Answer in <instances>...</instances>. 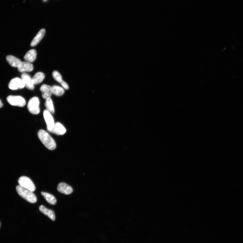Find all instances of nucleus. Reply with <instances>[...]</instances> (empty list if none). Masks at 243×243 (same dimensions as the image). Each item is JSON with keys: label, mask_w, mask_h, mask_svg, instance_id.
<instances>
[{"label": "nucleus", "mask_w": 243, "mask_h": 243, "mask_svg": "<svg viewBox=\"0 0 243 243\" xmlns=\"http://www.w3.org/2000/svg\"><path fill=\"white\" fill-rule=\"evenodd\" d=\"M38 137L45 147L47 149L53 150L56 147V142L54 139L47 132L44 130H39L38 133Z\"/></svg>", "instance_id": "nucleus-1"}, {"label": "nucleus", "mask_w": 243, "mask_h": 243, "mask_svg": "<svg viewBox=\"0 0 243 243\" xmlns=\"http://www.w3.org/2000/svg\"><path fill=\"white\" fill-rule=\"evenodd\" d=\"M16 189L18 194L27 202L31 203H35L37 202L36 196L33 192L19 185L17 186Z\"/></svg>", "instance_id": "nucleus-2"}, {"label": "nucleus", "mask_w": 243, "mask_h": 243, "mask_svg": "<svg viewBox=\"0 0 243 243\" xmlns=\"http://www.w3.org/2000/svg\"><path fill=\"white\" fill-rule=\"evenodd\" d=\"M40 101L39 98L34 97L31 98L27 104V109L29 112L34 115H38L40 112Z\"/></svg>", "instance_id": "nucleus-3"}, {"label": "nucleus", "mask_w": 243, "mask_h": 243, "mask_svg": "<svg viewBox=\"0 0 243 243\" xmlns=\"http://www.w3.org/2000/svg\"><path fill=\"white\" fill-rule=\"evenodd\" d=\"M6 99L10 104L13 106L23 107L26 105V100L20 96L10 95Z\"/></svg>", "instance_id": "nucleus-4"}, {"label": "nucleus", "mask_w": 243, "mask_h": 243, "mask_svg": "<svg viewBox=\"0 0 243 243\" xmlns=\"http://www.w3.org/2000/svg\"><path fill=\"white\" fill-rule=\"evenodd\" d=\"M18 182L19 185L23 187L28 189L32 192L35 190V186L33 182L30 178L27 177H21L19 178Z\"/></svg>", "instance_id": "nucleus-5"}, {"label": "nucleus", "mask_w": 243, "mask_h": 243, "mask_svg": "<svg viewBox=\"0 0 243 243\" xmlns=\"http://www.w3.org/2000/svg\"><path fill=\"white\" fill-rule=\"evenodd\" d=\"M8 86L10 90H15L19 89H23L25 87V85L21 78L16 77L10 81Z\"/></svg>", "instance_id": "nucleus-6"}, {"label": "nucleus", "mask_w": 243, "mask_h": 243, "mask_svg": "<svg viewBox=\"0 0 243 243\" xmlns=\"http://www.w3.org/2000/svg\"><path fill=\"white\" fill-rule=\"evenodd\" d=\"M43 116L47 124V130L48 131L51 132L55 124L51 114L47 110H45L43 112Z\"/></svg>", "instance_id": "nucleus-7"}, {"label": "nucleus", "mask_w": 243, "mask_h": 243, "mask_svg": "<svg viewBox=\"0 0 243 243\" xmlns=\"http://www.w3.org/2000/svg\"><path fill=\"white\" fill-rule=\"evenodd\" d=\"M21 77L24 83L25 87L29 90H33L35 88V85L30 75L26 73H23L21 75Z\"/></svg>", "instance_id": "nucleus-8"}, {"label": "nucleus", "mask_w": 243, "mask_h": 243, "mask_svg": "<svg viewBox=\"0 0 243 243\" xmlns=\"http://www.w3.org/2000/svg\"><path fill=\"white\" fill-rule=\"evenodd\" d=\"M17 69L20 72H30L33 71L34 66L31 63L27 61L21 62L20 65L17 67Z\"/></svg>", "instance_id": "nucleus-9"}, {"label": "nucleus", "mask_w": 243, "mask_h": 243, "mask_svg": "<svg viewBox=\"0 0 243 243\" xmlns=\"http://www.w3.org/2000/svg\"><path fill=\"white\" fill-rule=\"evenodd\" d=\"M57 189L60 192L66 195H69L72 194L73 192V189L72 187L66 183H63V182H61L58 184Z\"/></svg>", "instance_id": "nucleus-10"}, {"label": "nucleus", "mask_w": 243, "mask_h": 243, "mask_svg": "<svg viewBox=\"0 0 243 243\" xmlns=\"http://www.w3.org/2000/svg\"><path fill=\"white\" fill-rule=\"evenodd\" d=\"M40 90L42 93V97L44 99H47L51 98L52 95L51 92V87L47 84L42 85L40 88Z\"/></svg>", "instance_id": "nucleus-11"}, {"label": "nucleus", "mask_w": 243, "mask_h": 243, "mask_svg": "<svg viewBox=\"0 0 243 243\" xmlns=\"http://www.w3.org/2000/svg\"><path fill=\"white\" fill-rule=\"evenodd\" d=\"M66 132V129L63 125L59 122H57L55 124L51 133L57 135H63Z\"/></svg>", "instance_id": "nucleus-12"}, {"label": "nucleus", "mask_w": 243, "mask_h": 243, "mask_svg": "<svg viewBox=\"0 0 243 243\" xmlns=\"http://www.w3.org/2000/svg\"><path fill=\"white\" fill-rule=\"evenodd\" d=\"M52 76L54 79L59 83L62 85V87L66 89V90H68L69 87L68 85L65 81L62 80L61 75L56 71H53Z\"/></svg>", "instance_id": "nucleus-13"}, {"label": "nucleus", "mask_w": 243, "mask_h": 243, "mask_svg": "<svg viewBox=\"0 0 243 243\" xmlns=\"http://www.w3.org/2000/svg\"><path fill=\"white\" fill-rule=\"evenodd\" d=\"M39 210L42 213L47 216L52 220L53 221L55 220V214L53 210L46 208L43 205L40 206L39 207Z\"/></svg>", "instance_id": "nucleus-14"}, {"label": "nucleus", "mask_w": 243, "mask_h": 243, "mask_svg": "<svg viewBox=\"0 0 243 243\" xmlns=\"http://www.w3.org/2000/svg\"><path fill=\"white\" fill-rule=\"evenodd\" d=\"M45 33V31L44 29H42L39 31L31 43V47H35L37 45L44 37Z\"/></svg>", "instance_id": "nucleus-15"}, {"label": "nucleus", "mask_w": 243, "mask_h": 243, "mask_svg": "<svg viewBox=\"0 0 243 243\" xmlns=\"http://www.w3.org/2000/svg\"><path fill=\"white\" fill-rule=\"evenodd\" d=\"M37 56L36 51L35 50L32 49L30 50L26 53L24 58L27 62L31 63L34 62L36 60Z\"/></svg>", "instance_id": "nucleus-16"}, {"label": "nucleus", "mask_w": 243, "mask_h": 243, "mask_svg": "<svg viewBox=\"0 0 243 243\" xmlns=\"http://www.w3.org/2000/svg\"><path fill=\"white\" fill-rule=\"evenodd\" d=\"M6 60L10 66L15 68H17L21 62L19 59L11 55L7 56L6 57Z\"/></svg>", "instance_id": "nucleus-17"}, {"label": "nucleus", "mask_w": 243, "mask_h": 243, "mask_svg": "<svg viewBox=\"0 0 243 243\" xmlns=\"http://www.w3.org/2000/svg\"><path fill=\"white\" fill-rule=\"evenodd\" d=\"M45 74L41 72H38L32 78V80L34 85L40 84L44 79Z\"/></svg>", "instance_id": "nucleus-18"}, {"label": "nucleus", "mask_w": 243, "mask_h": 243, "mask_svg": "<svg viewBox=\"0 0 243 243\" xmlns=\"http://www.w3.org/2000/svg\"><path fill=\"white\" fill-rule=\"evenodd\" d=\"M41 195L44 196L46 200L50 204L55 205L56 202V200L55 196L48 193L44 192H41Z\"/></svg>", "instance_id": "nucleus-19"}, {"label": "nucleus", "mask_w": 243, "mask_h": 243, "mask_svg": "<svg viewBox=\"0 0 243 243\" xmlns=\"http://www.w3.org/2000/svg\"><path fill=\"white\" fill-rule=\"evenodd\" d=\"M51 92L52 94L60 97L64 95L65 93V90L63 87L54 85L51 87Z\"/></svg>", "instance_id": "nucleus-20"}, {"label": "nucleus", "mask_w": 243, "mask_h": 243, "mask_svg": "<svg viewBox=\"0 0 243 243\" xmlns=\"http://www.w3.org/2000/svg\"><path fill=\"white\" fill-rule=\"evenodd\" d=\"M45 106L47 110L49 112L51 113H54L55 110L54 105H53V101L51 98L46 100L45 103Z\"/></svg>", "instance_id": "nucleus-21"}, {"label": "nucleus", "mask_w": 243, "mask_h": 243, "mask_svg": "<svg viewBox=\"0 0 243 243\" xmlns=\"http://www.w3.org/2000/svg\"><path fill=\"white\" fill-rule=\"evenodd\" d=\"M3 106V104L2 103V101H1V100L0 99V108H2V107Z\"/></svg>", "instance_id": "nucleus-22"}, {"label": "nucleus", "mask_w": 243, "mask_h": 243, "mask_svg": "<svg viewBox=\"0 0 243 243\" xmlns=\"http://www.w3.org/2000/svg\"><path fill=\"white\" fill-rule=\"evenodd\" d=\"M44 1H46V0H44Z\"/></svg>", "instance_id": "nucleus-23"}]
</instances>
